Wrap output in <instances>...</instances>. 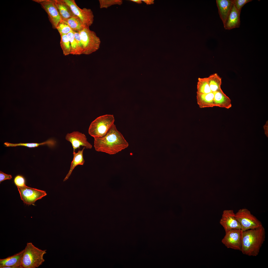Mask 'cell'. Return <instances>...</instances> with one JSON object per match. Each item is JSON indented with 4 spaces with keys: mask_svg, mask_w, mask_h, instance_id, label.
<instances>
[{
    "mask_svg": "<svg viewBox=\"0 0 268 268\" xmlns=\"http://www.w3.org/2000/svg\"><path fill=\"white\" fill-rule=\"evenodd\" d=\"M94 139L95 150L109 155L116 154L127 148L129 145L114 124L104 136Z\"/></svg>",
    "mask_w": 268,
    "mask_h": 268,
    "instance_id": "1",
    "label": "cell"
},
{
    "mask_svg": "<svg viewBox=\"0 0 268 268\" xmlns=\"http://www.w3.org/2000/svg\"><path fill=\"white\" fill-rule=\"evenodd\" d=\"M265 229L262 226L242 231L241 251L249 256H256L265 241Z\"/></svg>",
    "mask_w": 268,
    "mask_h": 268,
    "instance_id": "2",
    "label": "cell"
},
{
    "mask_svg": "<svg viewBox=\"0 0 268 268\" xmlns=\"http://www.w3.org/2000/svg\"><path fill=\"white\" fill-rule=\"evenodd\" d=\"M21 268H36L42 265L45 260L43 257L46 250H42L35 246L32 242H28L24 249Z\"/></svg>",
    "mask_w": 268,
    "mask_h": 268,
    "instance_id": "3",
    "label": "cell"
},
{
    "mask_svg": "<svg viewBox=\"0 0 268 268\" xmlns=\"http://www.w3.org/2000/svg\"><path fill=\"white\" fill-rule=\"evenodd\" d=\"M113 115L106 114L100 116L92 121L88 129L89 134L94 138L104 136L114 124Z\"/></svg>",
    "mask_w": 268,
    "mask_h": 268,
    "instance_id": "4",
    "label": "cell"
},
{
    "mask_svg": "<svg viewBox=\"0 0 268 268\" xmlns=\"http://www.w3.org/2000/svg\"><path fill=\"white\" fill-rule=\"evenodd\" d=\"M79 32L82 46L83 54L89 55L99 49L101 41L94 31L86 27Z\"/></svg>",
    "mask_w": 268,
    "mask_h": 268,
    "instance_id": "5",
    "label": "cell"
},
{
    "mask_svg": "<svg viewBox=\"0 0 268 268\" xmlns=\"http://www.w3.org/2000/svg\"><path fill=\"white\" fill-rule=\"evenodd\" d=\"M235 216L242 231L257 228L263 226L261 222L247 209H240L235 213Z\"/></svg>",
    "mask_w": 268,
    "mask_h": 268,
    "instance_id": "6",
    "label": "cell"
},
{
    "mask_svg": "<svg viewBox=\"0 0 268 268\" xmlns=\"http://www.w3.org/2000/svg\"><path fill=\"white\" fill-rule=\"evenodd\" d=\"M70 7L73 14L78 17L86 27L89 28L93 24L94 16L90 9L80 8L74 0H64Z\"/></svg>",
    "mask_w": 268,
    "mask_h": 268,
    "instance_id": "7",
    "label": "cell"
},
{
    "mask_svg": "<svg viewBox=\"0 0 268 268\" xmlns=\"http://www.w3.org/2000/svg\"><path fill=\"white\" fill-rule=\"evenodd\" d=\"M21 200L26 204H33L47 195L46 192L27 186H17Z\"/></svg>",
    "mask_w": 268,
    "mask_h": 268,
    "instance_id": "8",
    "label": "cell"
},
{
    "mask_svg": "<svg viewBox=\"0 0 268 268\" xmlns=\"http://www.w3.org/2000/svg\"><path fill=\"white\" fill-rule=\"evenodd\" d=\"M225 235L222 242L228 248L241 251L242 231L234 229L225 232Z\"/></svg>",
    "mask_w": 268,
    "mask_h": 268,
    "instance_id": "9",
    "label": "cell"
},
{
    "mask_svg": "<svg viewBox=\"0 0 268 268\" xmlns=\"http://www.w3.org/2000/svg\"><path fill=\"white\" fill-rule=\"evenodd\" d=\"M39 3L47 14L53 28L56 29L62 19L55 5V0H42Z\"/></svg>",
    "mask_w": 268,
    "mask_h": 268,
    "instance_id": "10",
    "label": "cell"
},
{
    "mask_svg": "<svg viewBox=\"0 0 268 268\" xmlns=\"http://www.w3.org/2000/svg\"><path fill=\"white\" fill-rule=\"evenodd\" d=\"M65 138L71 144L73 152L79 148L80 146H84L87 149H91L92 148V145L88 141L85 135L78 131L67 133Z\"/></svg>",
    "mask_w": 268,
    "mask_h": 268,
    "instance_id": "11",
    "label": "cell"
},
{
    "mask_svg": "<svg viewBox=\"0 0 268 268\" xmlns=\"http://www.w3.org/2000/svg\"><path fill=\"white\" fill-rule=\"evenodd\" d=\"M233 210H227L223 211L220 223L225 232L232 229H241V226L236 219Z\"/></svg>",
    "mask_w": 268,
    "mask_h": 268,
    "instance_id": "12",
    "label": "cell"
},
{
    "mask_svg": "<svg viewBox=\"0 0 268 268\" xmlns=\"http://www.w3.org/2000/svg\"><path fill=\"white\" fill-rule=\"evenodd\" d=\"M219 14L224 25L233 5V0H216Z\"/></svg>",
    "mask_w": 268,
    "mask_h": 268,
    "instance_id": "13",
    "label": "cell"
},
{
    "mask_svg": "<svg viewBox=\"0 0 268 268\" xmlns=\"http://www.w3.org/2000/svg\"><path fill=\"white\" fill-rule=\"evenodd\" d=\"M240 15L233 4L225 23L224 25L225 29L230 30L239 28L240 25Z\"/></svg>",
    "mask_w": 268,
    "mask_h": 268,
    "instance_id": "14",
    "label": "cell"
},
{
    "mask_svg": "<svg viewBox=\"0 0 268 268\" xmlns=\"http://www.w3.org/2000/svg\"><path fill=\"white\" fill-rule=\"evenodd\" d=\"M24 250L12 256L0 259V268L12 267L15 268H21L22 256Z\"/></svg>",
    "mask_w": 268,
    "mask_h": 268,
    "instance_id": "15",
    "label": "cell"
},
{
    "mask_svg": "<svg viewBox=\"0 0 268 268\" xmlns=\"http://www.w3.org/2000/svg\"><path fill=\"white\" fill-rule=\"evenodd\" d=\"M215 106L229 109L231 107V100L223 92L221 88L213 92Z\"/></svg>",
    "mask_w": 268,
    "mask_h": 268,
    "instance_id": "16",
    "label": "cell"
},
{
    "mask_svg": "<svg viewBox=\"0 0 268 268\" xmlns=\"http://www.w3.org/2000/svg\"><path fill=\"white\" fill-rule=\"evenodd\" d=\"M55 2L62 20L66 21L68 19L75 16L64 0H55Z\"/></svg>",
    "mask_w": 268,
    "mask_h": 268,
    "instance_id": "17",
    "label": "cell"
},
{
    "mask_svg": "<svg viewBox=\"0 0 268 268\" xmlns=\"http://www.w3.org/2000/svg\"><path fill=\"white\" fill-rule=\"evenodd\" d=\"M197 101L200 108L213 107L215 106L213 92H211L205 94L197 93Z\"/></svg>",
    "mask_w": 268,
    "mask_h": 268,
    "instance_id": "18",
    "label": "cell"
},
{
    "mask_svg": "<svg viewBox=\"0 0 268 268\" xmlns=\"http://www.w3.org/2000/svg\"><path fill=\"white\" fill-rule=\"evenodd\" d=\"M85 148L84 147L82 150H79L77 153L75 151L73 152V157L71 163L70 169L64 179V181H66L68 178L72 171L76 166L78 165H82L84 164L85 160L83 158V154L84 150Z\"/></svg>",
    "mask_w": 268,
    "mask_h": 268,
    "instance_id": "19",
    "label": "cell"
},
{
    "mask_svg": "<svg viewBox=\"0 0 268 268\" xmlns=\"http://www.w3.org/2000/svg\"><path fill=\"white\" fill-rule=\"evenodd\" d=\"M56 141L53 139H49L46 141L40 143H20L17 144H13L8 142L4 143L5 147H15L17 146H24L30 148L37 147L39 146L43 145H46L50 147H53L56 144Z\"/></svg>",
    "mask_w": 268,
    "mask_h": 268,
    "instance_id": "20",
    "label": "cell"
},
{
    "mask_svg": "<svg viewBox=\"0 0 268 268\" xmlns=\"http://www.w3.org/2000/svg\"><path fill=\"white\" fill-rule=\"evenodd\" d=\"M208 83L212 92H216L221 88V78L216 73L210 75L207 77Z\"/></svg>",
    "mask_w": 268,
    "mask_h": 268,
    "instance_id": "21",
    "label": "cell"
},
{
    "mask_svg": "<svg viewBox=\"0 0 268 268\" xmlns=\"http://www.w3.org/2000/svg\"><path fill=\"white\" fill-rule=\"evenodd\" d=\"M66 22L73 32H79L87 27L75 16L68 19Z\"/></svg>",
    "mask_w": 268,
    "mask_h": 268,
    "instance_id": "22",
    "label": "cell"
},
{
    "mask_svg": "<svg viewBox=\"0 0 268 268\" xmlns=\"http://www.w3.org/2000/svg\"><path fill=\"white\" fill-rule=\"evenodd\" d=\"M197 93H208L211 92L208 80L207 77L199 78L197 86Z\"/></svg>",
    "mask_w": 268,
    "mask_h": 268,
    "instance_id": "23",
    "label": "cell"
},
{
    "mask_svg": "<svg viewBox=\"0 0 268 268\" xmlns=\"http://www.w3.org/2000/svg\"><path fill=\"white\" fill-rule=\"evenodd\" d=\"M67 35L70 44V54L79 55L82 54V52L75 39L73 31L68 33Z\"/></svg>",
    "mask_w": 268,
    "mask_h": 268,
    "instance_id": "24",
    "label": "cell"
},
{
    "mask_svg": "<svg viewBox=\"0 0 268 268\" xmlns=\"http://www.w3.org/2000/svg\"><path fill=\"white\" fill-rule=\"evenodd\" d=\"M60 44L63 53L65 56L70 54V44L67 35H61Z\"/></svg>",
    "mask_w": 268,
    "mask_h": 268,
    "instance_id": "25",
    "label": "cell"
},
{
    "mask_svg": "<svg viewBox=\"0 0 268 268\" xmlns=\"http://www.w3.org/2000/svg\"><path fill=\"white\" fill-rule=\"evenodd\" d=\"M57 29L60 35H67L72 30L66 21L62 20L57 26Z\"/></svg>",
    "mask_w": 268,
    "mask_h": 268,
    "instance_id": "26",
    "label": "cell"
},
{
    "mask_svg": "<svg viewBox=\"0 0 268 268\" xmlns=\"http://www.w3.org/2000/svg\"><path fill=\"white\" fill-rule=\"evenodd\" d=\"M99 2L100 8H107L115 5H121L123 2L122 0H99Z\"/></svg>",
    "mask_w": 268,
    "mask_h": 268,
    "instance_id": "27",
    "label": "cell"
},
{
    "mask_svg": "<svg viewBox=\"0 0 268 268\" xmlns=\"http://www.w3.org/2000/svg\"><path fill=\"white\" fill-rule=\"evenodd\" d=\"M251 0H233V4L239 15L242 7L246 3L252 1Z\"/></svg>",
    "mask_w": 268,
    "mask_h": 268,
    "instance_id": "28",
    "label": "cell"
},
{
    "mask_svg": "<svg viewBox=\"0 0 268 268\" xmlns=\"http://www.w3.org/2000/svg\"><path fill=\"white\" fill-rule=\"evenodd\" d=\"M14 182L17 186L22 187L26 185L25 179L21 175H18L16 176L14 179Z\"/></svg>",
    "mask_w": 268,
    "mask_h": 268,
    "instance_id": "29",
    "label": "cell"
},
{
    "mask_svg": "<svg viewBox=\"0 0 268 268\" xmlns=\"http://www.w3.org/2000/svg\"><path fill=\"white\" fill-rule=\"evenodd\" d=\"M75 39L79 47L82 52L83 54V49L80 35L79 32L73 31Z\"/></svg>",
    "mask_w": 268,
    "mask_h": 268,
    "instance_id": "30",
    "label": "cell"
},
{
    "mask_svg": "<svg viewBox=\"0 0 268 268\" xmlns=\"http://www.w3.org/2000/svg\"><path fill=\"white\" fill-rule=\"evenodd\" d=\"M12 178L11 175L6 174L0 171V182L6 179H10Z\"/></svg>",
    "mask_w": 268,
    "mask_h": 268,
    "instance_id": "31",
    "label": "cell"
},
{
    "mask_svg": "<svg viewBox=\"0 0 268 268\" xmlns=\"http://www.w3.org/2000/svg\"><path fill=\"white\" fill-rule=\"evenodd\" d=\"M141 1H143L148 5L153 4L154 3V0H141Z\"/></svg>",
    "mask_w": 268,
    "mask_h": 268,
    "instance_id": "32",
    "label": "cell"
},
{
    "mask_svg": "<svg viewBox=\"0 0 268 268\" xmlns=\"http://www.w3.org/2000/svg\"><path fill=\"white\" fill-rule=\"evenodd\" d=\"M264 127L265 133H267L266 134H267V131H268V130H267V129H268V121H267L264 126Z\"/></svg>",
    "mask_w": 268,
    "mask_h": 268,
    "instance_id": "33",
    "label": "cell"
},
{
    "mask_svg": "<svg viewBox=\"0 0 268 268\" xmlns=\"http://www.w3.org/2000/svg\"><path fill=\"white\" fill-rule=\"evenodd\" d=\"M130 0L138 4H140L142 3V1L141 0Z\"/></svg>",
    "mask_w": 268,
    "mask_h": 268,
    "instance_id": "34",
    "label": "cell"
}]
</instances>
